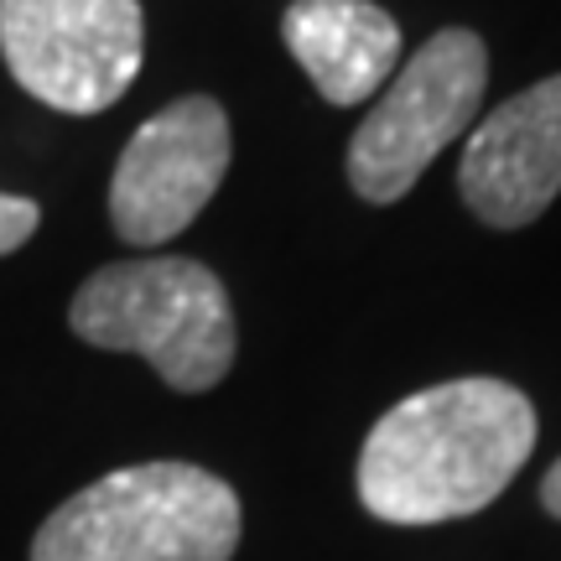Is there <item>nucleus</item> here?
Wrapping results in <instances>:
<instances>
[{"label": "nucleus", "mask_w": 561, "mask_h": 561, "mask_svg": "<svg viewBox=\"0 0 561 561\" xmlns=\"http://www.w3.org/2000/svg\"><path fill=\"white\" fill-rule=\"evenodd\" d=\"M42 208L32 198H16V193H0V255H11L37 234Z\"/></svg>", "instance_id": "1a4fd4ad"}, {"label": "nucleus", "mask_w": 561, "mask_h": 561, "mask_svg": "<svg viewBox=\"0 0 561 561\" xmlns=\"http://www.w3.org/2000/svg\"><path fill=\"white\" fill-rule=\"evenodd\" d=\"M140 0H0L11 79L62 115H100L140 73Z\"/></svg>", "instance_id": "39448f33"}, {"label": "nucleus", "mask_w": 561, "mask_h": 561, "mask_svg": "<svg viewBox=\"0 0 561 561\" xmlns=\"http://www.w3.org/2000/svg\"><path fill=\"white\" fill-rule=\"evenodd\" d=\"M489 89V53L479 32L447 26L426 37L380 89L375 110L348 140V182L364 203H396L421 172L473 125Z\"/></svg>", "instance_id": "20e7f679"}, {"label": "nucleus", "mask_w": 561, "mask_h": 561, "mask_svg": "<svg viewBox=\"0 0 561 561\" xmlns=\"http://www.w3.org/2000/svg\"><path fill=\"white\" fill-rule=\"evenodd\" d=\"M541 504H546V510H551V515L561 520V458L551 462V473L541 479Z\"/></svg>", "instance_id": "9d476101"}, {"label": "nucleus", "mask_w": 561, "mask_h": 561, "mask_svg": "<svg viewBox=\"0 0 561 561\" xmlns=\"http://www.w3.org/2000/svg\"><path fill=\"white\" fill-rule=\"evenodd\" d=\"M462 203L494 229H525L561 193V73L473 125L458 167Z\"/></svg>", "instance_id": "0eeeda50"}, {"label": "nucleus", "mask_w": 561, "mask_h": 561, "mask_svg": "<svg viewBox=\"0 0 561 561\" xmlns=\"http://www.w3.org/2000/svg\"><path fill=\"white\" fill-rule=\"evenodd\" d=\"M68 322L83 343L140 354L172 390H214L234 364V307L224 280L187 255L104 265L79 286Z\"/></svg>", "instance_id": "7ed1b4c3"}, {"label": "nucleus", "mask_w": 561, "mask_h": 561, "mask_svg": "<svg viewBox=\"0 0 561 561\" xmlns=\"http://www.w3.org/2000/svg\"><path fill=\"white\" fill-rule=\"evenodd\" d=\"M240 494L193 462H136L42 520L32 561H229Z\"/></svg>", "instance_id": "f03ea898"}, {"label": "nucleus", "mask_w": 561, "mask_h": 561, "mask_svg": "<svg viewBox=\"0 0 561 561\" xmlns=\"http://www.w3.org/2000/svg\"><path fill=\"white\" fill-rule=\"evenodd\" d=\"M280 37L328 104L375 100L401 68V26L375 0H291Z\"/></svg>", "instance_id": "6e6552de"}, {"label": "nucleus", "mask_w": 561, "mask_h": 561, "mask_svg": "<svg viewBox=\"0 0 561 561\" xmlns=\"http://www.w3.org/2000/svg\"><path fill=\"white\" fill-rule=\"evenodd\" d=\"M229 172V115L208 94L157 110L125 140L110 182V224L125 244L157 250L178 240Z\"/></svg>", "instance_id": "423d86ee"}, {"label": "nucleus", "mask_w": 561, "mask_h": 561, "mask_svg": "<svg viewBox=\"0 0 561 561\" xmlns=\"http://www.w3.org/2000/svg\"><path fill=\"white\" fill-rule=\"evenodd\" d=\"M536 453V405L504 380H447L390 405L359 453V500L375 520L437 525L510 489Z\"/></svg>", "instance_id": "f257e3e1"}]
</instances>
